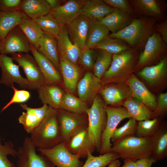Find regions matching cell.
<instances>
[{
    "label": "cell",
    "instance_id": "obj_33",
    "mask_svg": "<svg viewBox=\"0 0 167 167\" xmlns=\"http://www.w3.org/2000/svg\"><path fill=\"white\" fill-rule=\"evenodd\" d=\"M122 105L126 109L131 118L137 122L151 119L152 111L131 95L124 101Z\"/></svg>",
    "mask_w": 167,
    "mask_h": 167
},
{
    "label": "cell",
    "instance_id": "obj_24",
    "mask_svg": "<svg viewBox=\"0 0 167 167\" xmlns=\"http://www.w3.org/2000/svg\"><path fill=\"white\" fill-rule=\"evenodd\" d=\"M135 13L142 16L153 17L156 20L164 19L163 6L161 1L157 0H131Z\"/></svg>",
    "mask_w": 167,
    "mask_h": 167
},
{
    "label": "cell",
    "instance_id": "obj_27",
    "mask_svg": "<svg viewBox=\"0 0 167 167\" xmlns=\"http://www.w3.org/2000/svg\"><path fill=\"white\" fill-rule=\"evenodd\" d=\"M152 155L156 162L167 156V124L162 122L159 129L150 139Z\"/></svg>",
    "mask_w": 167,
    "mask_h": 167
},
{
    "label": "cell",
    "instance_id": "obj_36",
    "mask_svg": "<svg viewBox=\"0 0 167 167\" xmlns=\"http://www.w3.org/2000/svg\"><path fill=\"white\" fill-rule=\"evenodd\" d=\"M131 48L124 41L109 36L99 42L94 49L103 51L112 55L124 53Z\"/></svg>",
    "mask_w": 167,
    "mask_h": 167
},
{
    "label": "cell",
    "instance_id": "obj_9",
    "mask_svg": "<svg viewBox=\"0 0 167 167\" xmlns=\"http://www.w3.org/2000/svg\"><path fill=\"white\" fill-rule=\"evenodd\" d=\"M30 137H26L17 150L16 167H55L43 154H37Z\"/></svg>",
    "mask_w": 167,
    "mask_h": 167
},
{
    "label": "cell",
    "instance_id": "obj_52",
    "mask_svg": "<svg viewBox=\"0 0 167 167\" xmlns=\"http://www.w3.org/2000/svg\"><path fill=\"white\" fill-rule=\"evenodd\" d=\"M124 165L121 167H136V161L129 159L124 160Z\"/></svg>",
    "mask_w": 167,
    "mask_h": 167
},
{
    "label": "cell",
    "instance_id": "obj_48",
    "mask_svg": "<svg viewBox=\"0 0 167 167\" xmlns=\"http://www.w3.org/2000/svg\"><path fill=\"white\" fill-rule=\"evenodd\" d=\"M22 1L21 0H0V10L10 11L19 10Z\"/></svg>",
    "mask_w": 167,
    "mask_h": 167
},
{
    "label": "cell",
    "instance_id": "obj_13",
    "mask_svg": "<svg viewBox=\"0 0 167 167\" xmlns=\"http://www.w3.org/2000/svg\"><path fill=\"white\" fill-rule=\"evenodd\" d=\"M55 167H82L84 163L66 148L64 142L48 149L37 148Z\"/></svg>",
    "mask_w": 167,
    "mask_h": 167
},
{
    "label": "cell",
    "instance_id": "obj_28",
    "mask_svg": "<svg viewBox=\"0 0 167 167\" xmlns=\"http://www.w3.org/2000/svg\"><path fill=\"white\" fill-rule=\"evenodd\" d=\"M27 16L19 10H0V44L8 34Z\"/></svg>",
    "mask_w": 167,
    "mask_h": 167
},
{
    "label": "cell",
    "instance_id": "obj_5",
    "mask_svg": "<svg viewBox=\"0 0 167 167\" xmlns=\"http://www.w3.org/2000/svg\"><path fill=\"white\" fill-rule=\"evenodd\" d=\"M87 114L89 137L95 146L96 150L98 152L100 148L101 135L106 125L107 115L104 103L98 96L93 99Z\"/></svg>",
    "mask_w": 167,
    "mask_h": 167
},
{
    "label": "cell",
    "instance_id": "obj_45",
    "mask_svg": "<svg viewBox=\"0 0 167 167\" xmlns=\"http://www.w3.org/2000/svg\"><path fill=\"white\" fill-rule=\"evenodd\" d=\"M14 91L13 96L9 101L0 111V112L3 111L11 105L15 103H23L27 101L31 97L30 92L24 90H18L15 88L14 85L11 87Z\"/></svg>",
    "mask_w": 167,
    "mask_h": 167
},
{
    "label": "cell",
    "instance_id": "obj_3",
    "mask_svg": "<svg viewBox=\"0 0 167 167\" xmlns=\"http://www.w3.org/2000/svg\"><path fill=\"white\" fill-rule=\"evenodd\" d=\"M139 54L138 51L131 48L122 54L113 55L111 65L101 79L102 85L125 82L135 71Z\"/></svg>",
    "mask_w": 167,
    "mask_h": 167
},
{
    "label": "cell",
    "instance_id": "obj_42",
    "mask_svg": "<svg viewBox=\"0 0 167 167\" xmlns=\"http://www.w3.org/2000/svg\"><path fill=\"white\" fill-rule=\"evenodd\" d=\"M93 68L94 75L101 79L104 74L109 68L112 59V54L99 50Z\"/></svg>",
    "mask_w": 167,
    "mask_h": 167
},
{
    "label": "cell",
    "instance_id": "obj_43",
    "mask_svg": "<svg viewBox=\"0 0 167 167\" xmlns=\"http://www.w3.org/2000/svg\"><path fill=\"white\" fill-rule=\"evenodd\" d=\"M14 147L13 143L11 141H5L3 143L0 137V167H15L7 157L9 155L14 157L16 156L17 150Z\"/></svg>",
    "mask_w": 167,
    "mask_h": 167
},
{
    "label": "cell",
    "instance_id": "obj_12",
    "mask_svg": "<svg viewBox=\"0 0 167 167\" xmlns=\"http://www.w3.org/2000/svg\"><path fill=\"white\" fill-rule=\"evenodd\" d=\"M14 61L23 69L26 79L36 90L45 84V81L39 66L33 56L28 53H17L11 54Z\"/></svg>",
    "mask_w": 167,
    "mask_h": 167
},
{
    "label": "cell",
    "instance_id": "obj_1",
    "mask_svg": "<svg viewBox=\"0 0 167 167\" xmlns=\"http://www.w3.org/2000/svg\"><path fill=\"white\" fill-rule=\"evenodd\" d=\"M156 19L150 17L141 16L134 19L131 23L121 30L109 35L111 38L121 39L131 48L139 52L154 31Z\"/></svg>",
    "mask_w": 167,
    "mask_h": 167
},
{
    "label": "cell",
    "instance_id": "obj_47",
    "mask_svg": "<svg viewBox=\"0 0 167 167\" xmlns=\"http://www.w3.org/2000/svg\"><path fill=\"white\" fill-rule=\"evenodd\" d=\"M108 5L132 15L134 14L133 8L129 1L126 0H103Z\"/></svg>",
    "mask_w": 167,
    "mask_h": 167
},
{
    "label": "cell",
    "instance_id": "obj_30",
    "mask_svg": "<svg viewBox=\"0 0 167 167\" xmlns=\"http://www.w3.org/2000/svg\"><path fill=\"white\" fill-rule=\"evenodd\" d=\"M36 90L38 98L42 104L56 109H59L64 93L60 87L57 85L45 84Z\"/></svg>",
    "mask_w": 167,
    "mask_h": 167
},
{
    "label": "cell",
    "instance_id": "obj_20",
    "mask_svg": "<svg viewBox=\"0 0 167 167\" xmlns=\"http://www.w3.org/2000/svg\"><path fill=\"white\" fill-rule=\"evenodd\" d=\"M20 106L26 112H23L18 117L19 122L22 125L25 131L30 134L43 119L49 106L43 104L41 107L32 108L25 104H21Z\"/></svg>",
    "mask_w": 167,
    "mask_h": 167
},
{
    "label": "cell",
    "instance_id": "obj_50",
    "mask_svg": "<svg viewBox=\"0 0 167 167\" xmlns=\"http://www.w3.org/2000/svg\"><path fill=\"white\" fill-rule=\"evenodd\" d=\"M156 162L152 156L140 159L136 161V167H152L153 164Z\"/></svg>",
    "mask_w": 167,
    "mask_h": 167
},
{
    "label": "cell",
    "instance_id": "obj_4",
    "mask_svg": "<svg viewBox=\"0 0 167 167\" xmlns=\"http://www.w3.org/2000/svg\"><path fill=\"white\" fill-rule=\"evenodd\" d=\"M110 152L117 154L122 159L136 161L151 156L150 139L129 137L112 143Z\"/></svg>",
    "mask_w": 167,
    "mask_h": 167
},
{
    "label": "cell",
    "instance_id": "obj_46",
    "mask_svg": "<svg viewBox=\"0 0 167 167\" xmlns=\"http://www.w3.org/2000/svg\"><path fill=\"white\" fill-rule=\"evenodd\" d=\"M167 111V93H161L157 100L155 109L152 111L151 119L159 118L161 119Z\"/></svg>",
    "mask_w": 167,
    "mask_h": 167
},
{
    "label": "cell",
    "instance_id": "obj_11",
    "mask_svg": "<svg viewBox=\"0 0 167 167\" xmlns=\"http://www.w3.org/2000/svg\"><path fill=\"white\" fill-rule=\"evenodd\" d=\"M12 57L0 54V67L2 71L0 84L11 87L17 84L24 89L34 90L26 78L21 75L19 65L15 64Z\"/></svg>",
    "mask_w": 167,
    "mask_h": 167
},
{
    "label": "cell",
    "instance_id": "obj_31",
    "mask_svg": "<svg viewBox=\"0 0 167 167\" xmlns=\"http://www.w3.org/2000/svg\"><path fill=\"white\" fill-rule=\"evenodd\" d=\"M37 49L51 61L59 71V54L56 38L44 32L39 41Z\"/></svg>",
    "mask_w": 167,
    "mask_h": 167
},
{
    "label": "cell",
    "instance_id": "obj_10",
    "mask_svg": "<svg viewBox=\"0 0 167 167\" xmlns=\"http://www.w3.org/2000/svg\"><path fill=\"white\" fill-rule=\"evenodd\" d=\"M138 74L152 89L157 91L164 89L167 83L166 56L155 65L144 67Z\"/></svg>",
    "mask_w": 167,
    "mask_h": 167
},
{
    "label": "cell",
    "instance_id": "obj_19",
    "mask_svg": "<svg viewBox=\"0 0 167 167\" xmlns=\"http://www.w3.org/2000/svg\"><path fill=\"white\" fill-rule=\"evenodd\" d=\"M125 83L128 86L132 97L142 102L152 111L155 109L157 105L155 96L134 73Z\"/></svg>",
    "mask_w": 167,
    "mask_h": 167
},
{
    "label": "cell",
    "instance_id": "obj_16",
    "mask_svg": "<svg viewBox=\"0 0 167 167\" xmlns=\"http://www.w3.org/2000/svg\"><path fill=\"white\" fill-rule=\"evenodd\" d=\"M114 83L102 87L99 92L105 106H121L131 95L129 88L125 82Z\"/></svg>",
    "mask_w": 167,
    "mask_h": 167
},
{
    "label": "cell",
    "instance_id": "obj_23",
    "mask_svg": "<svg viewBox=\"0 0 167 167\" xmlns=\"http://www.w3.org/2000/svg\"><path fill=\"white\" fill-rule=\"evenodd\" d=\"M102 85L101 79L91 72H87L77 83L76 88L79 98L85 102L94 99Z\"/></svg>",
    "mask_w": 167,
    "mask_h": 167
},
{
    "label": "cell",
    "instance_id": "obj_8",
    "mask_svg": "<svg viewBox=\"0 0 167 167\" xmlns=\"http://www.w3.org/2000/svg\"><path fill=\"white\" fill-rule=\"evenodd\" d=\"M57 111L61 131V143L65 141L79 131L88 128L87 114L74 113L60 109H57Z\"/></svg>",
    "mask_w": 167,
    "mask_h": 167
},
{
    "label": "cell",
    "instance_id": "obj_40",
    "mask_svg": "<svg viewBox=\"0 0 167 167\" xmlns=\"http://www.w3.org/2000/svg\"><path fill=\"white\" fill-rule=\"evenodd\" d=\"M33 20L37 24L44 32L56 38L58 36L61 26L51 12L45 15Z\"/></svg>",
    "mask_w": 167,
    "mask_h": 167
},
{
    "label": "cell",
    "instance_id": "obj_7",
    "mask_svg": "<svg viewBox=\"0 0 167 167\" xmlns=\"http://www.w3.org/2000/svg\"><path fill=\"white\" fill-rule=\"evenodd\" d=\"M105 109L107 121L101 137V146L98 152L101 155L110 152L112 145L111 139L113 132L123 120L131 118L127 109L123 106L105 105Z\"/></svg>",
    "mask_w": 167,
    "mask_h": 167
},
{
    "label": "cell",
    "instance_id": "obj_17",
    "mask_svg": "<svg viewBox=\"0 0 167 167\" xmlns=\"http://www.w3.org/2000/svg\"><path fill=\"white\" fill-rule=\"evenodd\" d=\"M86 0H70L51 10V13L60 26L66 25L81 15Z\"/></svg>",
    "mask_w": 167,
    "mask_h": 167
},
{
    "label": "cell",
    "instance_id": "obj_32",
    "mask_svg": "<svg viewBox=\"0 0 167 167\" xmlns=\"http://www.w3.org/2000/svg\"><path fill=\"white\" fill-rule=\"evenodd\" d=\"M19 10L34 20L48 14L51 9L46 0H23Z\"/></svg>",
    "mask_w": 167,
    "mask_h": 167
},
{
    "label": "cell",
    "instance_id": "obj_41",
    "mask_svg": "<svg viewBox=\"0 0 167 167\" xmlns=\"http://www.w3.org/2000/svg\"><path fill=\"white\" fill-rule=\"evenodd\" d=\"M119 128H117L113 132L111 139L113 143L126 138L135 136L138 122L133 118Z\"/></svg>",
    "mask_w": 167,
    "mask_h": 167
},
{
    "label": "cell",
    "instance_id": "obj_37",
    "mask_svg": "<svg viewBox=\"0 0 167 167\" xmlns=\"http://www.w3.org/2000/svg\"><path fill=\"white\" fill-rule=\"evenodd\" d=\"M89 108L85 102L68 92L64 93L59 108L72 113L86 114Z\"/></svg>",
    "mask_w": 167,
    "mask_h": 167
},
{
    "label": "cell",
    "instance_id": "obj_22",
    "mask_svg": "<svg viewBox=\"0 0 167 167\" xmlns=\"http://www.w3.org/2000/svg\"><path fill=\"white\" fill-rule=\"evenodd\" d=\"M56 38L59 57L63 58L76 64L79 61L81 50L70 40L66 25L60 26L59 34Z\"/></svg>",
    "mask_w": 167,
    "mask_h": 167
},
{
    "label": "cell",
    "instance_id": "obj_34",
    "mask_svg": "<svg viewBox=\"0 0 167 167\" xmlns=\"http://www.w3.org/2000/svg\"><path fill=\"white\" fill-rule=\"evenodd\" d=\"M109 31L99 21L90 20L85 47L94 49L101 41L109 36Z\"/></svg>",
    "mask_w": 167,
    "mask_h": 167
},
{
    "label": "cell",
    "instance_id": "obj_35",
    "mask_svg": "<svg viewBox=\"0 0 167 167\" xmlns=\"http://www.w3.org/2000/svg\"><path fill=\"white\" fill-rule=\"evenodd\" d=\"M18 26L30 44L37 49L39 41L44 33L37 24L27 16Z\"/></svg>",
    "mask_w": 167,
    "mask_h": 167
},
{
    "label": "cell",
    "instance_id": "obj_21",
    "mask_svg": "<svg viewBox=\"0 0 167 167\" xmlns=\"http://www.w3.org/2000/svg\"><path fill=\"white\" fill-rule=\"evenodd\" d=\"M90 21L87 17L80 15L66 25L70 40L81 50L85 47Z\"/></svg>",
    "mask_w": 167,
    "mask_h": 167
},
{
    "label": "cell",
    "instance_id": "obj_15",
    "mask_svg": "<svg viewBox=\"0 0 167 167\" xmlns=\"http://www.w3.org/2000/svg\"><path fill=\"white\" fill-rule=\"evenodd\" d=\"M30 44L18 26L8 34L0 44V54L28 53Z\"/></svg>",
    "mask_w": 167,
    "mask_h": 167
},
{
    "label": "cell",
    "instance_id": "obj_38",
    "mask_svg": "<svg viewBox=\"0 0 167 167\" xmlns=\"http://www.w3.org/2000/svg\"><path fill=\"white\" fill-rule=\"evenodd\" d=\"M161 119L157 118L138 122L135 136L150 139L159 129Z\"/></svg>",
    "mask_w": 167,
    "mask_h": 167
},
{
    "label": "cell",
    "instance_id": "obj_6",
    "mask_svg": "<svg viewBox=\"0 0 167 167\" xmlns=\"http://www.w3.org/2000/svg\"><path fill=\"white\" fill-rule=\"evenodd\" d=\"M166 44L159 34L154 30L139 55L135 71H139L145 66L158 63L165 56Z\"/></svg>",
    "mask_w": 167,
    "mask_h": 167
},
{
    "label": "cell",
    "instance_id": "obj_29",
    "mask_svg": "<svg viewBox=\"0 0 167 167\" xmlns=\"http://www.w3.org/2000/svg\"><path fill=\"white\" fill-rule=\"evenodd\" d=\"M113 9L103 0H86L81 8V15L91 20L100 21Z\"/></svg>",
    "mask_w": 167,
    "mask_h": 167
},
{
    "label": "cell",
    "instance_id": "obj_26",
    "mask_svg": "<svg viewBox=\"0 0 167 167\" xmlns=\"http://www.w3.org/2000/svg\"><path fill=\"white\" fill-rule=\"evenodd\" d=\"M133 19L132 15L114 8L112 12L99 21L112 33H114L127 26Z\"/></svg>",
    "mask_w": 167,
    "mask_h": 167
},
{
    "label": "cell",
    "instance_id": "obj_14",
    "mask_svg": "<svg viewBox=\"0 0 167 167\" xmlns=\"http://www.w3.org/2000/svg\"><path fill=\"white\" fill-rule=\"evenodd\" d=\"M64 142L67 149L79 159L86 158L89 152L92 154L96 150L88 128L79 131Z\"/></svg>",
    "mask_w": 167,
    "mask_h": 167
},
{
    "label": "cell",
    "instance_id": "obj_25",
    "mask_svg": "<svg viewBox=\"0 0 167 167\" xmlns=\"http://www.w3.org/2000/svg\"><path fill=\"white\" fill-rule=\"evenodd\" d=\"M59 71L61 72L63 85L68 92H74L77 88L79 75V68L74 64L59 57Z\"/></svg>",
    "mask_w": 167,
    "mask_h": 167
},
{
    "label": "cell",
    "instance_id": "obj_44",
    "mask_svg": "<svg viewBox=\"0 0 167 167\" xmlns=\"http://www.w3.org/2000/svg\"><path fill=\"white\" fill-rule=\"evenodd\" d=\"M96 55V51L93 49L85 47L81 50L78 61L85 68L92 70Z\"/></svg>",
    "mask_w": 167,
    "mask_h": 167
},
{
    "label": "cell",
    "instance_id": "obj_49",
    "mask_svg": "<svg viewBox=\"0 0 167 167\" xmlns=\"http://www.w3.org/2000/svg\"><path fill=\"white\" fill-rule=\"evenodd\" d=\"M154 30L159 34L163 41L167 43V20L159 23H155L154 26Z\"/></svg>",
    "mask_w": 167,
    "mask_h": 167
},
{
    "label": "cell",
    "instance_id": "obj_53",
    "mask_svg": "<svg viewBox=\"0 0 167 167\" xmlns=\"http://www.w3.org/2000/svg\"><path fill=\"white\" fill-rule=\"evenodd\" d=\"M120 162L118 159L111 162L108 166V167H119Z\"/></svg>",
    "mask_w": 167,
    "mask_h": 167
},
{
    "label": "cell",
    "instance_id": "obj_18",
    "mask_svg": "<svg viewBox=\"0 0 167 167\" xmlns=\"http://www.w3.org/2000/svg\"><path fill=\"white\" fill-rule=\"evenodd\" d=\"M30 52L39 66L45 84H60L62 82L61 75L53 63L31 44Z\"/></svg>",
    "mask_w": 167,
    "mask_h": 167
},
{
    "label": "cell",
    "instance_id": "obj_51",
    "mask_svg": "<svg viewBox=\"0 0 167 167\" xmlns=\"http://www.w3.org/2000/svg\"><path fill=\"white\" fill-rule=\"evenodd\" d=\"M46 1L49 6L51 10L54 9L60 5L61 0H46Z\"/></svg>",
    "mask_w": 167,
    "mask_h": 167
},
{
    "label": "cell",
    "instance_id": "obj_2",
    "mask_svg": "<svg viewBox=\"0 0 167 167\" xmlns=\"http://www.w3.org/2000/svg\"><path fill=\"white\" fill-rule=\"evenodd\" d=\"M32 143L36 148H52L61 143V131L57 109L49 106L45 118L30 133Z\"/></svg>",
    "mask_w": 167,
    "mask_h": 167
},
{
    "label": "cell",
    "instance_id": "obj_39",
    "mask_svg": "<svg viewBox=\"0 0 167 167\" xmlns=\"http://www.w3.org/2000/svg\"><path fill=\"white\" fill-rule=\"evenodd\" d=\"M86 158L82 167H106L119 157L117 154L110 152L98 156H93L89 152Z\"/></svg>",
    "mask_w": 167,
    "mask_h": 167
}]
</instances>
